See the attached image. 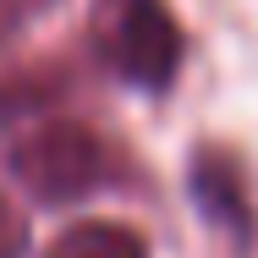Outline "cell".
<instances>
[{
  "label": "cell",
  "mask_w": 258,
  "mask_h": 258,
  "mask_svg": "<svg viewBox=\"0 0 258 258\" xmlns=\"http://www.w3.org/2000/svg\"><path fill=\"white\" fill-rule=\"evenodd\" d=\"M0 159L6 176L39 204H77L132 176V159L121 154V143L104 126L72 115L66 104L0 132Z\"/></svg>",
  "instance_id": "6da1fadb"
},
{
  "label": "cell",
  "mask_w": 258,
  "mask_h": 258,
  "mask_svg": "<svg viewBox=\"0 0 258 258\" xmlns=\"http://www.w3.org/2000/svg\"><path fill=\"white\" fill-rule=\"evenodd\" d=\"M88 50L110 77L138 94H170L187 60V33L170 0H94L88 6Z\"/></svg>",
  "instance_id": "7a4b0ae2"
},
{
  "label": "cell",
  "mask_w": 258,
  "mask_h": 258,
  "mask_svg": "<svg viewBox=\"0 0 258 258\" xmlns=\"http://www.w3.org/2000/svg\"><path fill=\"white\" fill-rule=\"evenodd\" d=\"M187 192H192L198 214L209 220V231L231 242V253L258 247V209H253V187H247V165L236 149L198 143L192 165H187Z\"/></svg>",
  "instance_id": "3957f363"
},
{
  "label": "cell",
  "mask_w": 258,
  "mask_h": 258,
  "mask_svg": "<svg viewBox=\"0 0 258 258\" xmlns=\"http://www.w3.org/2000/svg\"><path fill=\"white\" fill-rule=\"evenodd\" d=\"M72 94H77V77H72V66H60V60L11 66V72L0 77V132L33 121V115H44V110L72 104Z\"/></svg>",
  "instance_id": "277c9868"
},
{
  "label": "cell",
  "mask_w": 258,
  "mask_h": 258,
  "mask_svg": "<svg viewBox=\"0 0 258 258\" xmlns=\"http://www.w3.org/2000/svg\"><path fill=\"white\" fill-rule=\"evenodd\" d=\"M44 258H154V247L126 220H77L50 236Z\"/></svg>",
  "instance_id": "5b68a950"
},
{
  "label": "cell",
  "mask_w": 258,
  "mask_h": 258,
  "mask_svg": "<svg viewBox=\"0 0 258 258\" xmlns=\"http://www.w3.org/2000/svg\"><path fill=\"white\" fill-rule=\"evenodd\" d=\"M60 0H0V50L11 44V39H22L44 11H55Z\"/></svg>",
  "instance_id": "8992f818"
},
{
  "label": "cell",
  "mask_w": 258,
  "mask_h": 258,
  "mask_svg": "<svg viewBox=\"0 0 258 258\" xmlns=\"http://www.w3.org/2000/svg\"><path fill=\"white\" fill-rule=\"evenodd\" d=\"M22 253H28V220L0 192V258H22Z\"/></svg>",
  "instance_id": "52a82bcc"
}]
</instances>
